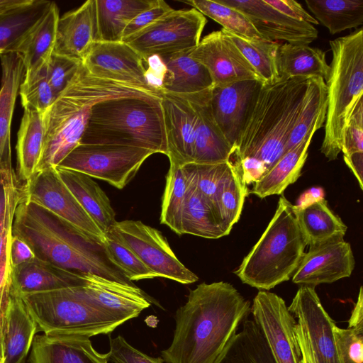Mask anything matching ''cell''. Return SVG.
<instances>
[{
	"label": "cell",
	"instance_id": "91938a15",
	"mask_svg": "<svg viewBox=\"0 0 363 363\" xmlns=\"http://www.w3.org/2000/svg\"><path fill=\"white\" fill-rule=\"evenodd\" d=\"M296 335L301 352V363H315L306 333L297 323Z\"/></svg>",
	"mask_w": 363,
	"mask_h": 363
},
{
	"label": "cell",
	"instance_id": "e575fe53",
	"mask_svg": "<svg viewBox=\"0 0 363 363\" xmlns=\"http://www.w3.org/2000/svg\"><path fill=\"white\" fill-rule=\"evenodd\" d=\"M59 18V9L52 1L42 21L17 50L24 64V78H30L47 67L55 49Z\"/></svg>",
	"mask_w": 363,
	"mask_h": 363
},
{
	"label": "cell",
	"instance_id": "d4e9b609",
	"mask_svg": "<svg viewBox=\"0 0 363 363\" xmlns=\"http://www.w3.org/2000/svg\"><path fill=\"white\" fill-rule=\"evenodd\" d=\"M90 337L74 335H37L30 363H108L107 354L93 347Z\"/></svg>",
	"mask_w": 363,
	"mask_h": 363
},
{
	"label": "cell",
	"instance_id": "db71d44e",
	"mask_svg": "<svg viewBox=\"0 0 363 363\" xmlns=\"http://www.w3.org/2000/svg\"><path fill=\"white\" fill-rule=\"evenodd\" d=\"M172 9L164 1L155 0L151 6L138 13L129 22L123 33L122 41H125L133 35L147 27Z\"/></svg>",
	"mask_w": 363,
	"mask_h": 363
},
{
	"label": "cell",
	"instance_id": "cb8c5ba5",
	"mask_svg": "<svg viewBox=\"0 0 363 363\" xmlns=\"http://www.w3.org/2000/svg\"><path fill=\"white\" fill-rule=\"evenodd\" d=\"M96 41H99L96 0H88L59 18L53 52L82 62Z\"/></svg>",
	"mask_w": 363,
	"mask_h": 363
},
{
	"label": "cell",
	"instance_id": "681fc988",
	"mask_svg": "<svg viewBox=\"0 0 363 363\" xmlns=\"http://www.w3.org/2000/svg\"><path fill=\"white\" fill-rule=\"evenodd\" d=\"M82 62L52 53L47 67V77L57 96L66 88Z\"/></svg>",
	"mask_w": 363,
	"mask_h": 363
},
{
	"label": "cell",
	"instance_id": "603a6c76",
	"mask_svg": "<svg viewBox=\"0 0 363 363\" xmlns=\"http://www.w3.org/2000/svg\"><path fill=\"white\" fill-rule=\"evenodd\" d=\"M52 2L0 0V55L17 52L42 21Z\"/></svg>",
	"mask_w": 363,
	"mask_h": 363
},
{
	"label": "cell",
	"instance_id": "836d02e7",
	"mask_svg": "<svg viewBox=\"0 0 363 363\" xmlns=\"http://www.w3.org/2000/svg\"><path fill=\"white\" fill-rule=\"evenodd\" d=\"M37 332V323L29 314L21 297L11 294L7 313L3 363H24Z\"/></svg>",
	"mask_w": 363,
	"mask_h": 363
},
{
	"label": "cell",
	"instance_id": "f6af8a7d",
	"mask_svg": "<svg viewBox=\"0 0 363 363\" xmlns=\"http://www.w3.org/2000/svg\"><path fill=\"white\" fill-rule=\"evenodd\" d=\"M105 236L102 247L106 257L129 281L157 277L111 230Z\"/></svg>",
	"mask_w": 363,
	"mask_h": 363
},
{
	"label": "cell",
	"instance_id": "9c48e42d",
	"mask_svg": "<svg viewBox=\"0 0 363 363\" xmlns=\"http://www.w3.org/2000/svg\"><path fill=\"white\" fill-rule=\"evenodd\" d=\"M153 154L135 147L79 144L56 167L77 171L122 189Z\"/></svg>",
	"mask_w": 363,
	"mask_h": 363
},
{
	"label": "cell",
	"instance_id": "9a60e30c",
	"mask_svg": "<svg viewBox=\"0 0 363 363\" xmlns=\"http://www.w3.org/2000/svg\"><path fill=\"white\" fill-rule=\"evenodd\" d=\"M189 55L209 72L213 86L260 78L223 29L203 38Z\"/></svg>",
	"mask_w": 363,
	"mask_h": 363
},
{
	"label": "cell",
	"instance_id": "6125c7cd",
	"mask_svg": "<svg viewBox=\"0 0 363 363\" xmlns=\"http://www.w3.org/2000/svg\"><path fill=\"white\" fill-rule=\"evenodd\" d=\"M344 161L357 178L361 189H363V152L343 155Z\"/></svg>",
	"mask_w": 363,
	"mask_h": 363
},
{
	"label": "cell",
	"instance_id": "74e56055",
	"mask_svg": "<svg viewBox=\"0 0 363 363\" xmlns=\"http://www.w3.org/2000/svg\"><path fill=\"white\" fill-rule=\"evenodd\" d=\"M327 112V90L320 77H310L297 120L289 136L285 153L298 145L312 130L324 126Z\"/></svg>",
	"mask_w": 363,
	"mask_h": 363
},
{
	"label": "cell",
	"instance_id": "94428289",
	"mask_svg": "<svg viewBox=\"0 0 363 363\" xmlns=\"http://www.w3.org/2000/svg\"><path fill=\"white\" fill-rule=\"evenodd\" d=\"M348 328L363 332V289L360 286L357 300L348 320Z\"/></svg>",
	"mask_w": 363,
	"mask_h": 363
},
{
	"label": "cell",
	"instance_id": "8fae6325",
	"mask_svg": "<svg viewBox=\"0 0 363 363\" xmlns=\"http://www.w3.org/2000/svg\"><path fill=\"white\" fill-rule=\"evenodd\" d=\"M20 196L63 219L88 242L103 246L105 234L66 186L55 167L40 170L20 185Z\"/></svg>",
	"mask_w": 363,
	"mask_h": 363
},
{
	"label": "cell",
	"instance_id": "c3c4849f",
	"mask_svg": "<svg viewBox=\"0 0 363 363\" xmlns=\"http://www.w3.org/2000/svg\"><path fill=\"white\" fill-rule=\"evenodd\" d=\"M191 164L198 190L214 206L217 193L229 172L230 161L215 164Z\"/></svg>",
	"mask_w": 363,
	"mask_h": 363
},
{
	"label": "cell",
	"instance_id": "b9f144b4",
	"mask_svg": "<svg viewBox=\"0 0 363 363\" xmlns=\"http://www.w3.org/2000/svg\"><path fill=\"white\" fill-rule=\"evenodd\" d=\"M223 30L240 50L264 84H272L280 79L277 53L281 43L268 40L244 38Z\"/></svg>",
	"mask_w": 363,
	"mask_h": 363
},
{
	"label": "cell",
	"instance_id": "277c9868",
	"mask_svg": "<svg viewBox=\"0 0 363 363\" xmlns=\"http://www.w3.org/2000/svg\"><path fill=\"white\" fill-rule=\"evenodd\" d=\"M310 77L263 84L231 158H252L268 171L284 154L301 111Z\"/></svg>",
	"mask_w": 363,
	"mask_h": 363
},
{
	"label": "cell",
	"instance_id": "e0dca14e",
	"mask_svg": "<svg viewBox=\"0 0 363 363\" xmlns=\"http://www.w3.org/2000/svg\"><path fill=\"white\" fill-rule=\"evenodd\" d=\"M263 84L260 80L249 79L213 86L211 90L212 115L232 150L238 144Z\"/></svg>",
	"mask_w": 363,
	"mask_h": 363
},
{
	"label": "cell",
	"instance_id": "ffe728a7",
	"mask_svg": "<svg viewBox=\"0 0 363 363\" xmlns=\"http://www.w3.org/2000/svg\"><path fill=\"white\" fill-rule=\"evenodd\" d=\"M242 12L265 39L285 41L293 45H308L318 32L313 25L291 18L278 11L264 0H219Z\"/></svg>",
	"mask_w": 363,
	"mask_h": 363
},
{
	"label": "cell",
	"instance_id": "f1b7e54d",
	"mask_svg": "<svg viewBox=\"0 0 363 363\" xmlns=\"http://www.w3.org/2000/svg\"><path fill=\"white\" fill-rule=\"evenodd\" d=\"M181 167L189 182L182 220V235L190 234L208 239L225 236L213 204L196 187L191 162Z\"/></svg>",
	"mask_w": 363,
	"mask_h": 363
},
{
	"label": "cell",
	"instance_id": "d6986e66",
	"mask_svg": "<svg viewBox=\"0 0 363 363\" xmlns=\"http://www.w3.org/2000/svg\"><path fill=\"white\" fill-rule=\"evenodd\" d=\"M351 245L344 239L309 246L292 276L297 284L315 286L349 277L354 268Z\"/></svg>",
	"mask_w": 363,
	"mask_h": 363
},
{
	"label": "cell",
	"instance_id": "3957f363",
	"mask_svg": "<svg viewBox=\"0 0 363 363\" xmlns=\"http://www.w3.org/2000/svg\"><path fill=\"white\" fill-rule=\"evenodd\" d=\"M142 88L91 74L82 65L45 113V133L38 172L56 167L81 141L91 107L104 100L149 97Z\"/></svg>",
	"mask_w": 363,
	"mask_h": 363
},
{
	"label": "cell",
	"instance_id": "be15d7a7",
	"mask_svg": "<svg viewBox=\"0 0 363 363\" xmlns=\"http://www.w3.org/2000/svg\"><path fill=\"white\" fill-rule=\"evenodd\" d=\"M323 194V191L320 188H312L308 189L300 196L299 201L296 206L301 207L305 206L308 199H311V203L324 199Z\"/></svg>",
	"mask_w": 363,
	"mask_h": 363
},
{
	"label": "cell",
	"instance_id": "11a10c76",
	"mask_svg": "<svg viewBox=\"0 0 363 363\" xmlns=\"http://www.w3.org/2000/svg\"><path fill=\"white\" fill-rule=\"evenodd\" d=\"M269 6L285 16L299 21L318 24V21L308 13L302 6L293 0H264Z\"/></svg>",
	"mask_w": 363,
	"mask_h": 363
},
{
	"label": "cell",
	"instance_id": "f35d334b",
	"mask_svg": "<svg viewBox=\"0 0 363 363\" xmlns=\"http://www.w3.org/2000/svg\"><path fill=\"white\" fill-rule=\"evenodd\" d=\"M155 0H96L99 41H122L129 22Z\"/></svg>",
	"mask_w": 363,
	"mask_h": 363
},
{
	"label": "cell",
	"instance_id": "816d5d0a",
	"mask_svg": "<svg viewBox=\"0 0 363 363\" xmlns=\"http://www.w3.org/2000/svg\"><path fill=\"white\" fill-rule=\"evenodd\" d=\"M108 361L113 363H164L162 357H152L130 345L121 335L109 337Z\"/></svg>",
	"mask_w": 363,
	"mask_h": 363
},
{
	"label": "cell",
	"instance_id": "ab89813d",
	"mask_svg": "<svg viewBox=\"0 0 363 363\" xmlns=\"http://www.w3.org/2000/svg\"><path fill=\"white\" fill-rule=\"evenodd\" d=\"M230 169L216 196L214 206L225 236L239 220L249 191L242 178L240 166L229 159Z\"/></svg>",
	"mask_w": 363,
	"mask_h": 363
},
{
	"label": "cell",
	"instance_id": "484cf974",
	"mask_svg": "<svg viewBox=\"0 0 363 363\" xmlns=\"http://www.w3.org/2000/svg\"><path fill=\"white\" fill-rule=\"evenodd\" d=\"M212 89V88H211ZM211 89L186 95L196 113L194 161L197 164H215L229 160L233 150L217 126L210 106Z\"/></svg>",
	"mask_w": 363,
	"mask_h": 363
},
{
	"label": "cell",
	"instance_id": "ee69618b",
	"mask_svg": "<svg viewBox=\"0 0 363 363\" xmlns=\"http://www.w3.org/2000/svg\"><path fill=\"white\" fill-rule=\"evenodd\" d=\"M185 2L214 20L229 33L247 39L265 40L242 12L219 1L189 0Z\"/></svg>",
	"mask_w": 363,
	"mask_h": 363
},
{
	"label": "cell",
	"instance_id": "4316f807",
	"mask_svg": "<svg viewBox=\"0 0 363 363\" xmlns=\"http://www.w3.org/2000/svg\"><path fill=\"white\" fill-rule=\"evenodd\" d=\"M84 284V279L82 274H75L35 257L11 269V292L19 296Z\"/></svg>",
	"mask_w": 363,
	"mask_h": 363
},
{
	"label": "cell",
	"instance_id": "6f0895ef",
	"mask_svg": "<svg viewBox=\"0 0 363 363\" xmlns=\"http://www.w3.org/2000/svg\"><path fill=\"white\" fill-rule=\"evenodd\" d=\"M35 258V255L23 240L12 235L9 249V262L11 269H14Z\"/></svg>",
	"mask_w": 363,
	"mask_h": 363
},
{
	"label": "cell",
	"instance_id": "bcb514c9",
	"mask_svg": "<svg viewBox=\"0 0 363 363\" xmlns=\"http://www.w3.org/2000/svg\"><path fill=\"white\" fill-rule=\"evenodd\" d=\"M20 197V184L10 186L6 206L0 215V290L11 287L9 249L12 225Z\"/></svg>",
	"mask_w": 363,
	"mask_h": 363
},
{
	"label": "cell",
	"instance_id": "5bb4252c",
	"mask_svg": "<svg viewBox=\"0 0 363 363\" xmlns=\"http://www.w3.org/2000/svg\"><path fill=\"white\" fill-rule=\"evenodd\" d=\"M288 309L306 333L315 363H343L333 332L335 323L314 286L301 285Z\"/></svg>",
	"mask_w": 363,
	"mask_h": 363
},
{
	"label": "cell",
	"instance_id": "f907efd6",
	"mask_svg": "<svg viewBox=\"0 0 363 363\" xmlns=\"http://www.w3.org/2000/svg\"><path fill=\"white\" fill-rule=\"evenodd\" d=\"M335 342L343 363H363V332L336 325L333 329Z\"/></svg>",
	"mask_w": 363,
	"mask_h": 363
},
{
	"label": "cell",
	"instance_id": "f5cc1de1",
	"mask_svg": "<svg viewBox=\"0 0 363 363\" xmlns=\"http://www.w3.org/2000/svg\"><path fill=\"white\" fill-rule=\"evenodd\" d=\"M342 152L343 155L363 152L362 99L356 104L345 128Z\"/></svg>",
	"mask_w": 363,
	"mask_h": 363
},
{
	"label": "cell",
	"instance_id": "7402d4cb",
	"mask_svg": "<svg viewBox=\"0 0 363 363\" xmlns=\"http://www.w3.org/2000/svg\"><path fill=\"white\" fill-rule=\"evenodd\" d=\"M2 70L0 89V173L6 181L16 179L12 166L11 125L16 99L26 69L21 55L10 52L0 55Z\"/></svg>",
	"mask_w": 363,
	"mask_h": 363
},
{
	"label": "cell",
	"instance_id": "1f68e13d",
	"mask_svg": "<svg viewBox=\"0 0 363 363\" xmlns=\"http://www.w3.org/2000/svg\"><path fill=\"white\" fill-rule=\"evenodd\" d=\"M45 133V113L24 110L16 146L18 182H26L37 172L43 150Z\"/></svg>",
	"mask_w": 363,
	"mask_h": 363
},
{
	"label": "cell",
	"instance_id": "680465c9",
	"mask_svg": "<svg viewBox=\"0 0 363 363\" xmlns=\"http://www.w3.org/2000/svg\"><path fill=\"white\" fill-rule=\"evenodd\" d=\"M235 161L240 166L242 178L247 185L257 182L267 172L264 164L256 160L244 158L241 160Z\"/></svg>",
	"mask_w": 363,
	"mask_h": 363
},
{
	"label": "cell",
	"instance_id": "8d00e7d4",
	"mask_svg": "<svg viewBox=\"0 0 363 363\" xmlns=\"http://www.w3.org/2000/svg\"><path fill=\"white\" fill-rule=\"evenodd\" d=\"M216 363H277L269 345L253 320L245 318L230 340Z\"/></svg>",
	"mask_w": 363,
	"mask_h": 363
},
{
	"label": "cell",
	"instance_id": "e7e4bbea",
	"mask_svg": "<svg viewBox=\"0 0 363 363\" xmlns=\"http://www.w3.org/2000/svg\"><path fill=\"white\" fill-rule=\"evenodd\" d=\"M19 184L18 182H7L2 177L0 173V215L4 209L8 197V192L10 186Z\"/></svg>",
	"mask_w": 363,
	"mask_h": 363
},
{
	"label": "cell",
	"instance_id": "2e32d148",
	"mask_svg": "<svg viewBox=\"0 0 363 363\" xmlns=\"http://www.w3.org/2000/svg\"><path fill=\"white\" fill-rule=\"evenodd\" d=\"M144 62L143 57L125 42L96 41L82 62L96 77L129 84L162 95L148 86Z\"/></svg>",
	"mask_w": 363,
	"mask_h": 363
},
{
	"label": "cell",
	"instance_id": "44dd1931",
	"mask_svg": "<svg viewBox=\"0 0 363 363\" xmlns=\"http://www.w3.org/2000/svg\"><path fill=\"white\" fill-rule=\"evenodd\" d=\"M169 163L179 166L193 162L196 113L186 95L163 92L161 95Z\"/></svg>",
	"mask_w": 363,
	"mask_h": 363
},
{
	"label": "cell",
	"instance_id": "4fadbf2b",
	"mask_svg": "<svg viewBox=\"0 0 363 363\" xmlns=\"http://www.w3.org/2000/svg\"><path fill=\"white\" fill-rule=\"evenodd\" d=\"M250 313L277 363H301L296 335L297 321L281 297L269 291H259Z\"/></svg>",
	"mask_w": 363,
	"mask_h": 363
},
{
	"label": "cell",
	"instance_id": "ba28073f",
	"mask_svg": "<svg viewBox=\"0 0 363 363\" xmlns=\"http://www.w3.org/2000/svg\"><path fill=\"white\" fill-rule=\"evenodd\" d=\"M20 296L37 323L38 331L46 335L91 337L108 334L121 325L91 306L81 295L78 286Z\"/></svg>",
	"mask_w": 363,
	"mask_h": 363
},
{
	"label": "cell",
	"instance_id": "9f6ffc18",
	"mask_svg": "<svg viewBox=\"0 0 363 363\" xmlns=\"http://www.w3.org/2000/svg\"><path fill=\"white\" fill-rule=\"evenodd\" d=\"M145 62L147 64V68H145V74L148 86L162 94L163 81L167 73V67L164 62L159 55L150 56Z\"/></svg>",
	"mask_w": 363,
	"mask_h": 363
},
{
	"label": "cell",
	"instance_id": "83f0119b",
	"mask_svg": "<svg viewBox=\"0 0 363 363\" xmlns=\"http://www.w3.org/2000/svg\"><path fill=\"white\" fill-rule=\"evenodd\" d=\"M66 186L105 234L116 222V213L106 193L92 177L74 170L55 167Z\"/></svg>",
	"mask_w": 363,
	"mask_h": 363
},
{
	"label": "cell",
	"instance_id": "7dc6e473",
	"mask_svg": "<svg viewBox=\"0 0 363 363\" xmlns=\"http://www.w3.org/2000/svg\"><path fill=\"white\" fill-rule=\"evenodd\" d=\"M18 92L24 110L40 113H45L57 98L48 79L47 67L30 78H24Z\"/></svg>",
	"mask_w": 363,
	"mask_h": 363
},
{
	"label": "cell",
	"instance_id": "8992f818",
	"mask_svg": "<svg viewBox=\"0 0 363 363\" xmlns=\"http://www.w3.org/2000/svg\"><path fill=\"white\" fill-rule=\"evenodd\" d=\"M306 247L293 205L281 196L264 232L234 274L244 284L269 291L289 280L300 264Z\"/></svg>",
	"mask_w": 363,
	"mask_h": 363
},
{
	"label": "cell",
	"instance_id": "d590c367",
	"mask_svg": "<svg viewBox=\"0 0 363 363\" xmlns=\"http://www.w3.org/2000/svg\"><path fill=\"white\" fill-rule=\"evenodd\" d=\"M277 69L281 79L316 76L325 82L330 66L322 50L308 45L284 43L278 50Z\"/></svg>",
	"mask_w": 363,
	"mask_h": 363
},
{
	"label": "cell",
	"instance_id": "6da1fadb",
	"mask_svg": "<svg viewBox=\"0 0 363 363\" xmlns=\"http://www.w3.org/2000/svg\"><path fill=\"white\" fill-rule=\"evenodd\" d=\"M250 311V302L230 283L199 284L177 309L174 337L162 358L167 363H216Z\"/></svg>",
	"mask_w": 363,
	"mask_h": 363
},
{
	"label": "cell",
	"instance_id": "7bdbcfd3",
	"mask_svg": "<svg viewBox=\"0 0 363 363\" xmlns=\"http://www.w3.org/2000/svg\"><path fill=\"white\" fill-rule=\"evenodd\" d=\"M189 189L188 180L181 166L170 164L166 177L160 222L182 235V220Z\"/></svg>",
	"mask_w": 363,
	"mask_h": 363
},
{
	"label": "cell",
	"instance_id": "f546056e",
	"mask_svg": "<svg viewBox=\"0 0 363 363\" xmlns=\"http://www.w3.org/2000/svg\"><path fill=\"white\" fill-rule=\"evenodd\" d=\"M293 211L306 245L343 239L347 232V225L325 199L301 207L293 205Z\"/></svg>",
	"mask_w": 363,
	"mask_h": 363
},
{
	"label": "cell",
	"instance_id": "60d3db41",
	"mask_svg": "<svg viewBox=\"0 0 363 363\" xmlns=\"http://www.w3.org/2000/svg\"><path fill=\"white\" fill-rule=\"evenodd\" d=\"M306 4L315 19L330 34L357 28L363 23L362 0H306Z\"/></svg>",
	"mask_w": 363,
	"mask_h": 363
},
{
	"label": "cell",
	"instance_id": "7a4b0ae2",
	"mask_svg": "<svg viewBox=\"0 0 363 363\" xmlns=\"http://www.w3.org/2000/svg\"><path fill=\"white\" fill-rule=\"evenodd\" d=\"M12 235L27 243L38 259L77 274H94L135 286L108 259L102 246L88 242L63 219L21 196Z\"/></svg>",
	"mask_w": 363,
	"mask_h": 363
},
{
	"label": "cell",
	"instance_id": "7c38bea8",
	"mask_svg": "<svg viewBox=\"0 0 363 363\" xmlns=\"http://www.w3.org/2000/svg\"><path fill=\"white\" fill-rule=\"evenodd\" d=\"M157 277L188 284L199 277L184 266L157 229L140 220L116 221L111 229Z\"/></svg>",
	"mask_w": 363,
	"mask_h": 363
},
{
	"label": "cell",
	"instance_id": "5b68a950",
	"mask_svg": "<svg viewBox=\"0 0 363 363\" xmlns=\"http://www.w3.org/2000/svg\"><path fill=\"white\" fill-rule=\"evenodd\" d=\"M79 144L135 147L166 155L161 99L126 96L96 104Z\"/></svg>",
	"mask_w": 363,
	"mask_h": 363
},
{
	"label": "cell",
	"instance_id": "30bf717a",
	"mask_svg": "<svg viewBox=\"0 0 363 363\" xmlns=\"http://www.w3.org/2000/svg\"><path fill=\"white\" fill-rule=\"evenodd\" d=\"M206 21V17L194 8L172 9L123 42L145 61L152 55L163 57L190 52L200 42Z\"/></svg>",
	"mask_w": 363,
	"mask_h": 363
},
{
	"label": "cell",
	"instance_id": "d6a6232c",
	"mask_svg": "<svg viewBox=\"0 0 363 363\" xmlns=\"http://www.w3.org/2000/svg\"><path fill=\"white\" fill-rule=\"evenodd\" d=\"M183 52L161 57L167 67L163 92L189 95L211 89L213 83L208 69Z\"/></svg>",
	"mask_w": 363,
	"mask_h": 363
},
{
	"label": "cell",
	"instance_id": "52a82bcc",
	"mask_svg": "<svg viewBox=\"0 0 363 363\" xmlns=\"http://www.w3.org/2000/svg\"><path fill=\"white\" fill-rule=\"evenodd\" d=\"M332 61L325 86L327 112L321 152L335 160L342 152L344 130L363 96V30L329 42Z\"/></svg>",
	"mask_w": 363,
	"mask_h": 363
},
{
	"label": "cell",
	"instance_id": "ac0fdd59",
	"mask_svg": "<svg viewBox=\"0 0 363 363\" xmlns=\"http://www.w3.org/2000/svg\"><path fill=\"white\" fill-rule=\"evenodd\" d=\"M82 276L84 284L78 289L84 298L121 325L138 316L152 303H157L135 285L121 284L94 274Z\"/></svg>",
	"mask_w": 363,
	"mask_h": 363
},
{
	"label": "cell",
	"instance_id": "4dcf8cb0",
	"mask_svg": "<svg viewBox=\"0 0 363 363\" xmlns=\"http://www.w3.org/2000/svg\"><path fill=\"white\" fill-rule=\"evenodd\" d=\"M317 130H312L296 147L287 151L256 182L249 194L260 199L272 195H281L301 176L303 164L307 159L308 149Z\"/></svg>",
	"mask_w": 363,
	"mask_h": 363
}]
</instances>
